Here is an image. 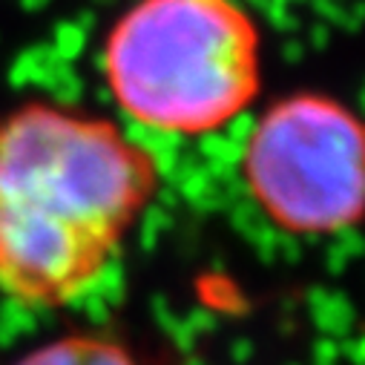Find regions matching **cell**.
<instances>
[{
    "label": "cell",
    "instance_id": "cell-4",
    "mask_svg": "<svg viewBox=\"0 0 365 365\" xmlns=\"http://www.w3.org/2000/svg\"><path fill=\"white\" fill-rule=\"evenodd\" d=\"M12 365H147V362L121 339L81 331V334L55 336L18 356Z\"/></svg>",
    "mask_w": 365,
    "mask_h": 365
},
{
    "label": "cell",
    "instance_id": "cell-3",
    "mask_svg": "<svg viewBox=\"0 0 365 365\" xmlns=\"http://www.w3.org/2000/svg\"><path fill=\"white\" fill-rule=\"evenodd\" d=\"M242 173L273 225L331 236L362 216V130L328 96H291L253 127Z\"/></svg>",
    "mask_w": 365,
    "mask_h": 365
},
{
    "label": "cell",
    "instance_id": "cell-2",
    "mask_svg": "<svg viewBox=\"0 0 365 365\" xmlns=\"http://www.w3.org/2000/svg\"><path fill=\"white\" fill-rule=\"evenodd\" d=\"M104 72L133 121L205 135L259 96V32L233 0H138L107 38Z\"/></svg>",
    "mask_w": 365,
    "mask_h": 365
},
{
    "label": "cell",
    "instance_id": "cell-1",
    "mask_svg": "<svg viewBox=\"0 0 365 365\" xmlns=\"http://www.w3.org/2000/svg\"><path fill=\"white\" fill-rule=\"evenodd\" d=\"M155 161L115 124L29 104L0 121V297L61 308L93 288L153 202Z\"/></svg>",
    "mask_w": 365,
    "mask_h": 365
}]
</instances>
